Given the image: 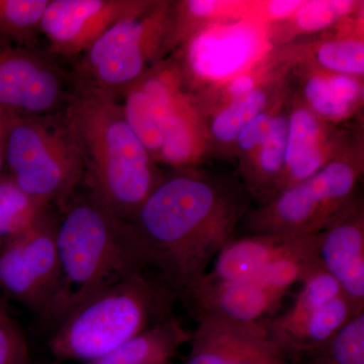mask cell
Here are the masks:
<instances>
[{"label":"cell","mask_w":364,"mask_h":364,"mask_svg":"<svg viewBox=\"0 0 364 364\" xmlns=\"http://www.w3.org/2000/svg\"><path fill=\"white\" fill-rule=\"evenodd\" d=\"M163 177L132 224L176 294L207 273L250 208L242 182L193 169Z\"/></svg>","instance_id":"1"},{"label":"cell","mask_w":364,"mask_h":364,"mask_svg":"<svg viewBox=\"0 0 364 364\" xmlns=\"http://www.w3.org/2000/svg\"><path fill=\"white\" fill-rule=\"evenodd\" d=\"M64 116L80 151L88 195L131 223L163 176L117 95L76 85Z\"/></svg>","instance_id":"2"},{"label":"cell","mask_w":364,"mask_h":364,"mask_svg":"<svg viewBox=\"0 0 364 364\" xmlns=\"http://www.w3.org/2000/svg\"><path fill=\"white\" fill-rule=\"evenodd\" d=\"M60 280L48 322L57 325L93 294L152 267L135 226L92 196H72L57 221Z\"/></svg>","instance_id":"3"},{"label":"cell","mask_w":364,"mask_h":364,"mask_svg":"<svg viewBox=\"0 0 364 364\" xmlns=\"http://www.w3.org/2000/svg\"><path fill=\"white\" fill-rule=\"evenodd\" d=\"M176 299L159 275L136 272L72 310L56 325L50 349L57 358L90 363L173 317Z\"/></svg>","instance_id":"4"},{"label":"cell","mask_w":364,"mask_h":364,"mask_svg":"<svg viewBox=\"0 0 364 364\" xmlns=\"http://www.w3.org/2000/svg\"><path fill=\"white\" fill-rule=\"evenodd\" d=\"M2 150L11 178L33 200L65 205L83 181V163L66 117L1 112Z\"/></svg>","instance_id":"5"},{"label":"cell","mask_w":364,"mask_h":364,"mask_svg":"<svg viewBox=\"0 0 364 364\" xmlns=\"http://www.w3.org/2000/svg\"><path fill=\"white\" fill-rule=\"evenodd\" d=\"M342 153L305 181L280 191L244 218L249 234L315 236L355 196L360 159Z\"/></svg>","instance_id":"6"},{"label":"cell","mask_w":364,"mask_h":364,"mask_svg":"<svg viewBox=\"0 0 364 364\" xmlns=\"http://www.w3.org/2000/svg\"><path fill=\"white\" fill-rule=\"evenodd\" d=\"M171 6L153 1L142 13L112 26L82 54L76 85L122 95L164 53Z\"/></svg>","instance_id":"7"},{"label":"cell","mask_w":364,"mask_h":364,"mask_svg":"<svg viewBox=\"0 0 364 364\" xmlns=\"http://www.w3.org/2000/svg\"><path fill=\"white\" fill-rule=\"evenodd\" d=\"M58 220L46 210L32 226L0 245V293L47 321L58 289Z\"/></svg>","instance_id":"8"},{"label":"cell","mask_w":364,"mask_h":364,"mask_svg":"<svg viewBox=\"0 0 364 364\" xmlns=\"http://www.w3.org/2000/svg\"><path fill=\"white\" fill-rule=\"evenodd\" d=\"M267 40L259 16L238 14L203 23L182 44V81L196 85L227 83L249 72Z\"/></svg>","instance_id":"9"},{"label":"cell","mask_w":364,"mask_h":364,"mask_svg":"<svg viewBox=\"0 0 364 364\" xmlns=\"http://www.w3.org/2000/svg\"><path fill=\"white\" fill-rule=\"evenodd\" d=\"M69 95L61 70L26 46L0 39V112L58 114Z\"/></svg>","instance_id":"10"},{"label":"cell","mask_w":364,"mask_h":364,"mask_svg":"<svg viewBox=\"0 0 364 364\" xmlns=\"http://www.w3.org/2000/svg\"><path fill=\"white\" fill-rule=\"evenodd\" d=\"M149 0H49L40 23L53 54H83L119 21L142 13Z\"/></svg>","instance_id":"11"},{"label":"cell","mask_w":364,"mask_h":364,"mask_svg":"<svg viewBox=\"0 0 364 364\" xmlns=\"http://www.w3.org/2000/svg\"><path fill=\"white\" fill-rule=\"evenodd\" d=\"M198 323L184 364H294L273 338L267 322L203 318Z\"/></svg>","instance_id":"12"},{"label":"cell","mask_w":364,"mask_h":364,"mask_svg":"<svg viewBox=\"0 0 364 364\" xmlns=\"http://www.w3.org/2000/svg\"><path fill=\"white\" fill-rule=\"evenodd\" d=\"M286 294L256 282H232L205 273L177 294L198 321L218 318L240 324L272 320Z\"/></svg>","instance_id":"13"},{"label":"cell","mask_w":364,"mask_h":364,"mask_svg":"<svg viewBox=\"0 0 364 364\" xmlns=\"http://www.w3.org/2000/svg\"><path fill=\"white\" fill-rule=\"evenodd\" d=\"M183 90L176 63H156L122 93L129 124L157 162L165 124L177 97Z\"/></svg>","instance_id":"14"},{"label":"cell","mask_w":364,"mask_h":364,"mask_svg":"<svg viewBox=\"0 0 364 364\" xmlns=\"http://www.w3.org/2000/svg\"><path fill=\"white\" fill-rule=\"evenodd\" d=\"M317 252L323 268L338 282L344 294L364 308V208L354 196L322 232Z\"/></svg>","instance_id":"15"},{"label":"cell","mask_w":364,"mask_h":364,"mask_svg":"<svg viewBox=\"0 0 364 364\" xmlns=\"http://www.w3.org/2000/svg\"><path fill=\"white\" fill-rule=\"evenodd\" d=\"M330 134L328 123L318 119L305 105H294L289 109L286 164L277 195L314 176L344 153L337 152Z\"/></svg>","instance_id":"16"},{"label":"cell","mask_w":364,"mask_h":364,"mask_svg":"<svg viewBox=\"0 0 364 364\" xmlns=\"http://www.w3.org/2000/svg\"><path fill=\"white\" fill-rule=\"evenodd\" d=\"M314 236L286 237L248 234L227 242L208 272L215 279L232 282L255 280L277 260L305 247Z\"/></svg>","instance_id":"17"},{"label":"cell","mask_w":364,"mask_h":364,"mask_svg":"<svg viewBox=\"0 0 364 364\" xmlns=\"http://www.w3.org/2000/svg\"><path fill=\"white\" fill-rule=\"evenodd\" d=\"M364 312L344 293L305 317L284 325L267 321L273 338L294 364L331 339L351 318Z\"/></svg>","instance_id":"18"},{"label":"cell","mask_w":364,"mask_h":364,"mask_svg":"<svg viewBox=\"0 0 364 364\" xmlns=\"http://www.w3.org/2000/svg\"><path fill=\"white\" fill-rule=\"evenodd\" d=\"M207 136L195 102L182 90L165 124L157 161L177 170L191 169L205 152Z\"/></svg>","instance_id":"19"},{"label":"cell","mask_w":364,"mask_h":364,"mask_svg":"<svg viewBox=\"0 0 364 364\" xmlns=\"http://www.w3.org/2000/svg\"><path fill=\"white\" fill-rule=\"evenodd\" d=\"M304 105L325 123L349 119L363 100L360 78L329 72H309L301 80Z\"/></svg>","instance_id":"20"},{"label":"cell","mask_w":364,"mask_h":364,"mask_svg":"<svg viewBox=\"0 0 364 364\" xmlns=\"http://www.w3.org/2000/svg\"><path fill=\"white\" fill-rule=\"evenodd\" d=\"M191 335L173 316L87 364H166L182 345L191 341Z\"/></svg>","instance_id":"21"},{"label":"cell","mask_w":364,"mask_h":364,"mask_svg":"<svg viewBox=\"0 0 364 364\" xmlns=\"http://www.w3.org/2000/svg\"><path fill=\"white\" fill-rule=\"evenodd\" d=\"M269 90L258 85L246 97L229 100L210 121L208 136L220 145H234L237 136L246 126L270 104Z\"/></svg>","instance_id":"22"},{"label":"cell","mask_w":364,"mask_h":364,"mask_svg":"<svg viewBox=\"0 0 364 364\" xmlns=\"http://www.w3.org/2000/svg\"><path fill=\"white\" fill-rule=\"evenodd\" d=\"M49 208L26 195L11 176H0V245L28 229Z\"/></svg>","instance_id":"23"},{"label":"cell","mask_w":364,"mask_h":364,"mask_svg":"<svg viewBox=\"0 0 364 364\" xmlns=\"http://www.w3.org/2000/svg\"><path fill=\"white\" fill-rule=\"evenodd\" d=\"M298 364H364V312Z\"/></svg>","instance_id":"24"},{"label":"cell","mask_w":364,"mask_h":364,"mask_svg":"<svg viewBox=\"0 0 364 364\" xmlns=\"http://www.w3.org/2000/svg\"><path fill=\"white\" fill-rule=\"evenodd\" d=\"M49 0H0V39L26 46L38 32Z\"/></svg>","instance_id":"25"},{"label":"cell","mask_w":364,"mask_h":364,"mask_svg":"<svg viewBox=\"0 0 364 364\" xmlns=\"http://www.w3.org/2000/svg\"><path fill=\"white\" fill-rule=\"evenodd\" d=\"M311 58L318 70L363 78L364 44L360 38H336L318 43Z\"/></svg>","instance_id":"26"},{"label":"cell","mask_w":364,"mask_h":364,"mask_svg":"<svg viewBox=\"0 0 364 364\" xmlns=\"http://www.w3.org/2000/svg\"><path fill=\"white\" fill-rule=\"evenodd\" d=\"M293 305L282 315L272 318L274 324L284 325L317 310L344 293L336 279L323 267L314 270L303 282Z\"/></svg>","instance_id":"27"},{"label":"cell","mask_w":364,"mask_h":364,"mask_svg":"<svg viewBox=\"0 0 364 364\" xmlns=\"http://www.w3.org/2000/svg\"><path fill=\"white\" fill-rule=\"evenodd\" d=\"M358 6V2L351 0L304 1L293 18L287 21L296 33H315L348 18Z\"/></svg>","instance_id":"28"},{"label":"cell","mask_w":364,"mask_h":364,"mask_svg":"<svg viewBox=\"0 0 364 364\" xmlns=\"http://www.w3.org/2000/svg\"><path fill=\"white\" fill-rule=\"evenodd\" d=\"M0 364H32L25 334L9 315L7 303L0 309Z\"/></svg>","instance_id":"29"},{"label":"cell","mask_w":364,"mask_h":364,"mask_svg":"<svg viewBox=\"0 0 364 364\" xmlns=\"http://www.w3.org/2000/svg\"><path fill=\"white\" fill-rule=\"evenodd\" d=\"M277 112L275 107L270 105L242 129L234 143L238 154L249 157L254 154L267 138L273 117Z\"/></svg>","instance_id":"30"},{"label":"cell","mask_w":364,"mask_h":364,"mask_svg":"<svg viewBox=\"0 0 364 364\" xmlns=\"http://www.w3.org/2000/svg\"><path fill=\"white\" fill-rule=\"evenodd\" d=\"M304 1L301 0H272L263 4L259 18L263 21H287L293 18Z\"/></svg>","instance_id":"31"},{"label":"cell","mask_w":364,"mask_h":364,"mask_svg":"<svg viewBox=\"0 0 364 364\" xmlns=\"http://www.w3.org/2000/svg\"><path fill=\"white\" fill-rule=\"evenodd\" d=\"M225 97L229 100H239L248 95L257 87V75L254 72H246L225 83Z\"/></svg>","instance_id":"32"},{"label":"cell","mask_w":364,"mask_h":364,"mask_svg":"<svg viewBox=\"0 0 364 364\" xmlns=\"http://www.w3.org/2000/svg\"><path fill=\"white\" fill-rule=\"evenodd\" d=\"M4 150H2V117L0 112V169H1L2 163H4Z\"/></svg>","instance_id":"33"},{"label":"cell","mask_w":364,"mask_h":364,"mask_svg":"<svg viewBox=\"0 0 364 364\" xmlns=\"http://www.w3.org/2000/svg\"><path fill=\"white\" fill-rule=\"evenodd\" d=\"M7 301H9V299L4 298V296H1V294H0V309L2 308V306L6 305Z\"/></svg>","instance_id":"34"},{"label":"cell","mask_w":364,"mask_h":364,"mask_svg":"<svg viewBox=\"0 0 364 364\" xmlns=\"http://www.w3.org/2000/svg\"><path fill=\"white\" fill-rule=\"evenodd\" d=\"M166 364H176V363H172V361H170V363H166Z\"/></svg>","instance_id":"35"}]
</instances>
